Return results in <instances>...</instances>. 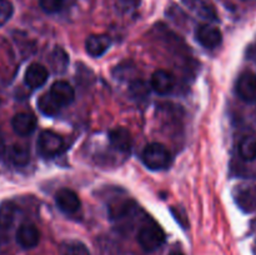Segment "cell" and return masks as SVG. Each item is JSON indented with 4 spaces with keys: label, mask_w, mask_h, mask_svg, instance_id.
<instances>
[{
    "label": "cell",
    "mask_w": 256,
    "mask_h": 255,
    "mask_svg": "<svg viewBox=\"0 0 256 255\" xmlns=\"http://www.w3.org/2000/svg\"><path fill=\"white\" fill-rule=\"evenodd\" d=\"M145 166L152 170H162L172 162V154L165 145L160 142H152L146 145L142 155Z\"/></svg>",
    "instance_id": "1"
},
{
    "label": "cell",
    "mask_w": 256,
    "mask_h": 255,
    "mask_svg": "<svg viewBox=\"0 0 256 255\" xmlns=\"http://www.w3.org/2000/svg\"><path fill=\"white\" fill-rule=\"evenodd\" d=\"M138 242L145 252H155L165 242L164 230L154 222L144 225L138 234Z\"/></svg>",
    "instance_id": "2"
},
{
    "label": "cell",
    "mask_w": 256,
    "mask_h": 255,
    "mask_svg": "<svg viewBox=\"0 0 256 255\" xmlns=\"http://www.w3.org/2000/svg\"><path fill=\"white\" fill-rule=\"evenodd\" d=\"M64 149V140L52 130H44L38 138V152L44 158H52Z\"/></svg>",
    "instance_id": "3"
},
{
    "label": "cell",
    "mask_w": 256,
    "mask_h": 255,
    "mask_svg": "<svg viewBox=\"0 0 256 255\" xmlns=\"http://www.w3.org/2000/svg\"><path fill=\"white\" fill-rule=\"evenodd\" d=\"M236 94L242 102H256V75L252 72H244L240 74L236 82Z\"/></svg>",
    "instance_id": "4"
},
{
    "label": "cell",
    "mask_w": 256,
    "mask_h": 255,
    "mask_svg": "<svg viewBox=\"0 0 256 255\" xmlns=\"http://www.w3.org/2000/svg\"><path fill=\"white\" fill-rule=\"evenodd\" d=\"M234 198L242 212H252L256 210V185H239L235 189Z\"/></svg>",
    "instance_id": "5"
},
{
    "label": "cell",
    "mask_w": 256,
    "mask_h": 255,
    "mask_svg": "<svg viewBox=\"0 0 256 255\" xmlns=\"http://www.w3.org/2000/svg\"><path fill=\"white\" fill-rule=\"evenodd\" d=\"M196 40L206 49H214L219 46L222 42V35L218 28L209 24H202L198 26L195 32Z\"/></svg>",
    "instance_id": "6"
},
{
    "label": "cell",
    "mask_w": 256,
    "mask_h": 255,
    "mask_svg": "<svg viewBox=\"0 0 256 255\" xmlns=\"http://www.w3.org/2000/svg\"><path fill=\"white\" fill-rule=\"evenodd\" d=\"M55 202H56L58 208L62 212H65V214H74V212H76L80 209V205H82V202H80L76 192L70 189H66V188L60 189L56 192Z\"/></svg>",
    "instance_id": "7"
},
{
    "label": "cell",
    "mask_w": 256,
    "mask_h": 255,
    "mask_svg": "<svg viewBox=\"0 0 256 255\" xmlns=\"http://www.w3.org/2000/svg\"><path fill=\"white\" fill-rule=\"evenodd\" d=\"M40 232L32 222H24L16 232V242L22 249H32L39 244Z\"/></svg>",
    "instance_id": "8"
},
{
    "label": "cell",
    "mask_w": 256,
    "mask_h": 255,
    "mask_svg": "<svg viewBox=\"0 0 256 255\" xmlns=\"http://www.w3.org/2000/svg\"><path fill=\"white\" fill-rule=\"evenodd\" d=\"M49 78L46 68L39 62H32L28 66L24 75V82L30 89H39L46 82Z\"/></svg>",
    "instance_id": "9"
},
{
    "label": "cell",
    "mask_w": 256,
    "mask_h": 255,
    "mask_svg": "<svg viewBox=\"0 0 256 255\" xmlns=\"http://www.w3.org/2000/svg\"><path fill=\"white\" fill-rule=\"evenodd\" d=\"M112 46V38L106 34H92L86 38L85 48L88 54L94 58L104 55Z\"/></svg>",
    "instance_id": "10"
},
{
    "label": "cell",
    "mask_w": 256,
    "mask_h": 255,
    "mask_svg": "<svg viewBox=\"0 0 256 255\" xmlns=\"http://www.w3.org/2000/svg\"><path fill=\"white\" fill-rule=\"evenodd\" d=\"M12 130L20 136H28L36 128V118L32 112H18L12 119Z\"/></svg>",
    "instance_id": "11"
},
{
    "label": "cell",
    "mask_w": 256,
    "mask_h": 255,
    "mask_svg": "<svg viewBox=\"0 0 256 255\" xmlns=\"http://www.w3.org/2000/svg\"><path fill=\"white\" fill-rule=\"evenodd\" d=\"M174 76H172V72L162 69L152 72V80H150L152 90L160 95L169 94L174 88Z\"/></svg>",
    "instance_id": "12"
},
{
    "label": "cell",
    "mask_w": 256,
    "mask_h": 255,
    "mask_svg": "<svg viewBox=\"0 0 256 255\" xmlns=\"http://www.w3.org/2000/svg\"><path fill=\"white\" fill-rule=\"evenodd\" d=\"M49 92L62 106L72 104L75 98V92L72 86L68 82H64V80L55 82L50 88Z\"/></svg>",
    "instance_id": "13"
},
{
    "label": "cell",
    "mask_w": 256,
    "mask_h": 255,
    "mask_svg": "<svg viewBox=\"0 0 256 255\" xmlns=\"http://www.w3.org/2000/svg\"><path fill=\"white\" fill-rule=\"evenodd\" d=\"M182 4L202 19L209 20V22H216L218 20L215 9L205 0H182Z\"/></svg>",
    "instance_id": "14"
},
{
    "label": "cell",
    "mask_w": 256,
    "mask_h": 255,
    "mask_svg": "<svg viewBox=\"0 0 256 255\" xmlns=\"http://www.w3.org/2000/svg\"><path fill=\"white\" fill-rule=\"evenodd\" d=\"M110 144L122 152H129L132 149V135L125 128H115L109 132Z\"/></svg>",
    "instance_id": "15"
},
{
    "label": "cell",
    "mask_w": 256,
    "mask_h": 255,
    "mask_svg": "<svg viewBox=\"0 0 256 255\" xmlns=\"http://www.w3.org/2000/svg\"><path fill=\"white\" fill-rule=\"evenodd\" d=\"M38 108L46 116H55L62 106L52 96L50 92H46V94H42L39 98V100H38Z\"/></svg>",
    "instance_id": "16"
},
{
    "label": "cell",
    "mask_w": 256,
    "mask_h": 255,
    "mask_svg": "<svg viewBox=\"0 0 256 255\" xmlns=\"http://www.w3.org/2000/svg\"><path fill=\"white\" fill-rule=\"evenodd\" d=\"M9 159L16 166H25L30 160V152L25 145L14 144L9 149Z\"/></svg>",
    "instance_id": "17"
},
{
    "label": "cell",
    "mask_w": 256,
    "mask_h": 255,
    "mask_svg": "<svg viewBox=\"0 0 256 255\" xmlns=\"http://www.w3.org/2000/svg\"><path fill=\"white\" fill-rule=\"evenodd\" d=\"M239 154L245 162H254L256 159V138L245 136L240 142Z\"/></svg>",
    "instance_id": "18"
},
{
    "label": "cell",
    "mask_w": 256,
    "mask_h": 255,
    "mask_svg": "<svg viewBox=\"0 0 256 255\" xmlns=\"http://www.w3.org/2000/svg\"><path fill=\"white\" fill-rule=\"evenodd\" d=\"M14 205L10 202H4L0 206V226L2 229H6L12 225V220H14Z\"/></svg>",
    "instance_id": "19"
},
{
    "label": "cell",
    "mask_w": 256,
    "mask_h": 255,
    "mask_svg": "<svg viewBox=\"0 0 256 255\" xmlns=\"http://www.w3.org/2000/svg\"><path fill=\"white\" fill-rule=\"evenodd\" d=\"M64 255H92L86 245L82 242H70L65 245Z\"/></svg>",
    "instance_id": "20"
},
{
    "label": "cell",
    "mask_w": 256,
    "mask_h": 255,
    "mask_svg": "<svg viewBox=\"0 0 256 255\" xmlns=\"http://www.w3.org/2000/svg\"><path fill=\"white\" fill-rule=\"evenodd\" d=\"M14 14V6L9 0H0V26L6 24Z\"/></svg>",
    "instance_id": "21"
},
{
    "label": "cell",
    "mask_w": 256,
    "mask_h": 255,
    "mask_svg": "<svg viewBox=\"0 0 256 255\" xmlns=\"http://www.w3.org/2000/svg\"><path fill=\"white\" fill-rule=\"evenodd\" d=\"M62 2H64V0H39L40 8L49 14L59 12L62 6Z\"/></svg>",
    "instance_id": "22"
},
{
    "label": "cell",
    "mask_w": 256,
    "mask_h": 255,
    "mask_svg": "<svg viewBox=\"0 0 256 255\" xmlns=\"http://www.w3.org/2000/svg\"><path fill=\"white\" fill-rule=\"evenodd\" d=\"M132 92L135 96L142 98L148 94V85L144 82L139 80V82H134L132 84Z\"/></svg>",
    "instance_id": "23"
},
{
    "label": "cell",
    "mask_w": 256,
    "mask_h": 255,
    "mask_svg": "<svg viewBox=\"0 0 256 255\" xmlns=\"http://www.w3.org/2000/svg\"><path fill=\"white\" fill-rule=\"evenodd\" d=\"M170 255H182V254H180V252H172V254H170Z\"/></svg>",
    "instance_id": "24"
}]
</instances>
